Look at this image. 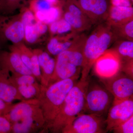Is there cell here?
<instances>
[{
	"label": "cell",
	"mask_w": 133,
	"mask_h": 133,
	"mask_svg": "<svg viewBox=\"0 0 133 133\" xmlns=\"http://www.w3.org/2000/svg\"><path fill=\"white\" fill-rule=\"evenodd\" d=\"M36 20L49 25L62 17V8L58 6H53L50 8L34 13Z\"/></svg>",
	"instance_id": "cell-20"
},
{
	"label": "cell",
	"mask_w": 133,
	"mask_h": 133,
	"mask_svg": "<svg viewBox=\"0 0 133 133\" xmlns=\"http://www.w3.org/2000/svg\"><path fill=\"white\" fill-rule=\"evenodd\" d=\"M3 43V42L1 38L0 37V49H1V43Z\"/></svg>",
	"instance_id": "cell-38"
},
{
	"label": "cell",
	"mask_w": 133,
	"mask_h": 133,
	"mask_svg": "<svg viewBox=\"0 0 133 133\" xmlns=\"http://www.w3.org/2000/svg\"><path fill=\"white\" fill-rule=\"evenodd\" d=\"M99 79L113 96L112 103L133 98V78L122 71L109 78Z\"/></svg>",
	"instance_id": "cell-7"
},
{
	"label": "cell",
	"mask_w": 133,
	"mask_h": 133,
	"mask_svg": "<svg viewBox=\"0 0 133 133\" xmlns=\"http://www.w3.org/2000/svg\"><path fill=\"white\" fill-rule=\"evenodd\" d=\"M18 91L24 99H37L41 92V84L38 82L30 84L17 86Z\"/></svg>",
	"instance_id": "cell-24"
},
{
	"label": "cell",
	"mask_w": 133,
	"mask_h": 133,
	"mask_svg": "<svg viewBox=\"0 0 133 133\" xmlns=\"http://www.w3.org/2000/svg\"><path fill=\"white\" fill-rule=\"evenodd\" d=\"M105 119L96 115L81 114L68 124L62 133H107Z\"/></svg>",
	"instance_id": "cell-6"
},
{
	"label": "cell",
	"mask_w": 133,
	"mask_h": 133,
	"mask_svg": "<svg viewBox=\"0 0 133 133\" xmlns=\"http://www.w3.org/2000/svg\"><path fill=\"white\" fill-rule=\"evenodd\" d=\"M113 48L118 53L121 62L133 59V42L127 40L115 41Z\"/></svg>",
	"instance_id": "cell-21"
},
{
	"label": "cell",
	"mask_w": 133,
	"mask_h": 133,
	"mask_svg": "<svg viewBox=\"0 0 133 133\" xmlns=\"http://www.w3.org/2000/svg\"><path fill=\"white\" fill-rule=\"evenodd\" d=\"M80 8L92 24L106 21L110 5L108 0H77Z\"/></svg>",
	"instance_id": "cell-11"
},
{
	"label": "cell",
	"mask_w": 133,
	"mask_h": 133,
	"mask_svg": "<svg viewBox=\"0 0 133 133\" xmlns=\"http://www.w3.org/2000/svg\"><path fill=\"white\" fill-rule=\"evenodd\" d=\"M62 17L71 26L74 32L79 33L88 30L92 25L90 20L76 16L67 11H62Z\"/></svg>",
	"instance_id": "cell-19"
},
{
	"label": "cell",
	"mask_w": 133,
	"mask_h": 133,
	"mask_svg": "<svg viewBox=\"0 0 133 133\" xmlns=\"http://www.w3.org/2000/svg\"><path fill=\"white\" fill-rule=\"evenodd\" d=\"M2 0H0V14L2 13Z\"/></svg>",
	"instance_id": "cell-37"
},
{
	"label": "cell",
	"mask_w": 133,
	"mask_h": 133,
	"mask_svg": "<svg viewBox=\"0 0 133 133\" xmlns=\"http://www.w3.org/2000/svg\"><path fill=\"white\" fill-rule=\"evenodd\" d=\"M48 27L51 37L74 32L69 23L62 17L57 21L50 23Z\"/></svg>",
	"instance_id": "cell-23"
},
{
	"label": "cell",
	"mask_w": 133,
	"mask_h": 133,
	"mask_svg": "<svg viewBox=\"0 0 133 133\" xmlns=\"http://www.w3.org/2000/svg\"><path fill=\"white\" fill-rule=\"evenodd\" d=\"M89 78L78 80L67 94L56 118L48 128L52 133H62L68 124L83 113L85 95Z\"/></svg>",
	"instance_id": "cell-3"
},
{
	"label": "cell",
	"mask_w": 133,
	"mask_h": 133,
	"mask_svg": "<svg viewBox=\"0 0 133 133\" xmlns=\"http://www.w3.org/2000/svg\"><path fill=\"white\" fill-rule=\"evenodd\" d=\"M45 121L43 116L26 118L12 124L11 133H36L44 132Z\"/></svg>",
	"instance_id": "cell-17"
},
{
	"label": "cell",
	"mask_w": 133,
	"mask_h": 133,
	"mask_svg": "<svg viewBox=\"0 0 133 133\" xmlns=\"http://www.w3.org/2000/svg\"><path fill=\"white\" fill-rule=\"evenodd\" d=\"M79 77L57 81L47 86L41 85V92L36 99L45 120L44 132L48 131L67 94L78 81Z\"/></svg>",
	"instance_id": "cell-1"
},
{
	"label": "cell",
	"mask_w": 133,
	"mask_h": 133,
	"mask_svg": "<svg viewBox=\"0 0 133 133\" xmlns=\"http://www.w3.org/2000/svg\"><path fill=\"white\" fill-rule=\"evenodd\" d=\"M0 115H1V114H0Z\"/></svg>",
	"instance_id": "cell-39"
},
{
	"label": "cell",
	"mask_w": 133,
	"mask_h": 133,
	"mask_svg": "<svg viewBox=\"0 0 133 133\" xmlns=\"http://www.w3.org/2000/svg\"><path fill=\"white\" fill-rule=\"evenodd\" d=\"M121 61L113 49H108L95 61L92 68L94 74L99 78L104 79L112 77L120 71Z\"/></svg>",
	"instance_id": "cell-9"
},
{
	"label": "cell",
	"mask_w": 133,
	"mask_h": 133,
	"mask_svg": "<svg viewBox=\"0 0 133 133\" xmlns=\"http://www.w3.org/2000/svg\"><path fill=\"white\" fill-rule=\"evenodd\" d=\"M113 101V96L102 83L89 78L83 113L106 117Z\"/></svg>",
	"instance_id": "cell-5"
},
{
	"label": "cell",
	"mask_w": 133,
	"mask_h": 133,
	"mask_svg": "<svg viewBox=\"0 0 133 133\" xmlns=\"http://www.w3.org/2000/svg\"><path fill=\"white\" fill-rule=\"evenodd\" d=\"M35 23L24 26V41L27 43H36L41 37L36 29Z\"/></svg>",
	"instance_id": "cell-26"
},
{
	"label": "cell",
	"mask_w": 133,
	"mask_h": 133,
	"mask_svg": "<svg viewBox=\"0 0 133 133\" xmlns=\"http://www.w3.org/2000/svg\"><path fill=\"white\" fill-rule=\"evenodd\" d=\"M112 131L114 133H133V116L115 128Z\"/></svg>",
	"instance_id": "cell-28"
},
{
	"label": "cell",
	"mask_w": 133,
	"mask_h": 133,
	"mask_svg": "<svg viewBox=\"0 0 133 133\" xmlns=\"http://www.w3.org/2000/svg\"><path fill=\"white\" fill-rule=\"evenodd\" d=\"M133 59L121 62L120 71H122L128 76L133 78Z\"/></svg>",
	"instance_id": "cell-32"
},
{
	"label": "cell",
	"mask_w": 133,
	"mask_h": 133,
	"mask_svg": "<svg viewBox=\"0 0 133 133\" xmlns=\"http://www.w3.org/2000/svg\"><path fill=\"white\" fill-rule=\"evenodd\" d=\"M12 103H9L0 98V114L4 115L8 113L14 105Z\"/></svg>",
	"instance_id": "cell-33"
},
{
	"label": "cell",
	"mask_w": 133,
	"mask_h": 133,
	"mask_svg": "<svg viewBox=\"0 0 133 133\" xmlns=\"http://www.w3.org/2000/svg\"><path fill=\"white\" fill-rule=\"evenodd\" d=\"M33 51L38 58L41 75V84L47 86L55 72L56 59L51 57L48 52L41 49H35Z\"/></svg>",
	"instance_id": "cell-15"
},
{
	"label": "cell",
	"mask_w": 133,
	"mask_h": 133,
	"mask_svg": "<svg viewBox=\"0 0 133 133\" xmlns=\"http://www.w3.org/2000/svg\"><path fill=\"white\" fill-rule=\"evenodd\" d=\"M133 20L132 7L116 6L110 5L105 22L111 26L124 24Z\"/></svg>",
	"instance_id": "cell-18"
},
{
	"label": "cell",
	"mask_w": 133,
	"mask_h": 133,
	"mask_svg": "<svg viewBox=\"0 0 133 133\" xmlns=\"http://www.w3.org/2000/svg\"><path fill=\"white\" fill-rule=\"evenodd\" d=\"M23 0H2V10L1 14L8 15L19 8Z\"/></svg>",
	"instance_id": "cell-27"
},
{
	"label": "cell",
	"mask_w": 133,
	"mask_h": 133,
	"mask_svg": "<svg viewBox=\"0 0 133 133\" xmlns=\"http://www.w3.org/2000/svg\"><path fill=\"white\" fill-rule=\"evenodd\" d=\"M133 0H110L111 5L116 6L132 7Z\"/></svg>",
	"instance_id": "cell-35"
},
{
	"label": "cell",
	"mask_w": 133,
	"mask_h": 133,
	"mask_svg": "<svg viewBox=\"0 0 133 133\" xmlns=\"http://www.w3.org/2000/svg\"><path fill=\"white\" fill-rule=\"evenodd\" d=\"M52 5L46 0H36L33 3L31 10L33 13L37 11H42L50 8Z\"/></svg>",
	"instance_id": "cell-30"
},
{
	"label": "cell",
	"mask_w": 133,
	"mask_h": 133,
	"mask_svg": "<svg viewBox=\"0 0 133 133\" xmlns=\"http://www.w3.org/2000/svg\"><path fill=\"white\" fill-rule=\"evenodd\" d=\"M3 115L12 124L29 117H44L36 99L22 101L14 104L10 111Z\"/></svg>",
	"instance_id": "cell-12"
},
{
	"label": "cell",
	"mask_w": 133,
	"mask_h": 133,
	"mask_svg": "<svg viewBox=\"0 0 133 133\" xmlns=\"http://www.w3.org/2000/svg\"><path fill=\"white\" fill-rule=\"evenodd\" d=\"M35 26L37 32L41 37L45 35L49 31L48 24L42 22L37 21L35 23Z\"/></svg>",
	"instance_id": "cell-34"
},
{
	"label": "cell",
	"mask_w": 133,
	"mask_h": 133,
	"mask_svg": "<svg viewBox=\"0 0 133 133\" xmlns=\"http://www.w3.org/2000/svg\"><path fill=\"white\" fill-rule=\"evenodd\" d=\"M10 79L16 87L17 86L30 84L38 82L33 74H11Z\"/></svg>",
	"instance_id": "cell-25"
},
{
	"label": "cell",
	"mask_w": 133,
	"mask_h": 133,
	"mask_svg": "<svg viewBox=\"0 0 133 133\" xmlns=\"http://www.w3.org/2000/svg\"><path fill=\"white\" fill-rule=\"evenodd\" d=\"M87 37L84 34L78 35L69 49L56 56L55 72L49 85L76 76L79 77L83 66V50Z\"/></svg>",
	"instance_id": "cell-4"
},
{
	"label": "cell",
	"mask_w": 133,
	"mask_h": 133,
	"mask_svg": "<svg viewBox=\"0 0 133 133\" xmlns=\"http://www.w3.org/2000/svg\"><path fill=\"white\" fill-rule=\"evenodd\" d=\"M111 27L116 41H133V20L124 24Z\"/></svg>",
	"instance_id": "cell-22"
},
{
	"label": "cell",
	"mask_w": 133,
	"mask_h": 133,
	"mask_svg": "<svg viewBox=\"0 0 133 133\" xmlns=\"http://www.w3.org/2000/svg\"><path fill=\"white\" fill-rule=\"evenodd\" d=\"M116 41L111 26L106 22L98 24L87 37L83 50L84 60L80 79H87L95 61Z\"/></svg>",
	"instance_id": "cell-2"
},
{
	"label": "cell",
	"mask_w": 133,
	"mask_h": 133,
	"mask_svg": "<svg viewBox=\"0 0 133 133\" xmlns=\"http://www.w3.org/2000/svg\"><path fill=\"white\" fill-rule=\"evenodd\" d=\"M12 124L3 115H0V133H11Z\"/></svg>",
	"instance_id": "cell-31"
},
{
	"label": "cell",
	"mask_w": 133,
	"mask_h": 133,
	"mask_svg": "<svg viewBox=\"0 0 133 133\" xmlns=\"http://www.w3.org/2000/svg\"><path fill=\"white\" fill-rule=\"evenodd\" d=\"M24 26L20 14L9 16L0 14V37L3 42L10 41L13 44L23 43Z\"/></svg>",
	"instance_id": "cell-8"
},
{
	"label": "cell",
	"mask_w": 133,
	"mask_h": 133,
	"mask_svg": "<svg viewBox=\"0 0 133 133\" xmlns=\"http://www.w3.org/2000/svg\"><path fill=\"white\" fill-rule=\"evenodd\" d=\"M21 19L24 26L34 24L37 22L34 13L30 9L25 8L20 12Z\"/></svg>",
	"instance_id": "cell-29"
},
{
	"label": "cell",
	"mask_w": 133,
	"mask_h": 133,
	"mask_svg": "<svg viewBox=\"0 0 133 133\" xmlns=\"http://www.w3.org/2000/svg\"><path fill=\"white\" fill-rule=\"evenodd\" d=\"M78 35V33L72 32L51 37L47 44L48 53L56 56L59 53L69 49Z\"/></svg>",
	"instance_id": "cell-16"
},
{
	"label": "cell",
	"mask_w": 133,
	"mask_h": 133,
	"mask_svg": "<svg viewBox=\"0 0 133 133\" xmlns=\"http://www.w3.org/2000/svg\"><path fill=\"white\" fill-rule=\"evenodd\" d=\"M0 98L12 103L16 100H26L22 97L10 79L9 71L0 66Z\"/></svg>",
	"instance_id": "cell-14"
},
{
	"label": "cell",
	"mask_w": 133,
	"mask_h": 133,
	"mask_svg": "<svg viewBox=\"0 0 133 133\" xmlns=\"http://www.w3.org/2000/svg\"><path fill=\"white\" fill-rule=\"evenodd\" d=\"M133 116V99L112 103L105 119L107 132L112 130Z\"/></svg>",
	"instance_id": "cell-10"
},
{
	"label": "cell",
	"mask_w": 133,
	"mask_h": 133,
	"mask_svg": "<svg viewBox=\"0 0 133 133\" xmlns=\"http://www.w3.org/2000/svg\"><path fill=\"white\" fill-rule=\"evenodd\" d=\"M52 6H58V0H46Z\"/></svg>",
	"instance_id": "cell-36"
},
{
	"label": "cell",
	"mask_w": 133,
	"mask_h": 133,
	"mask_svg": "<svg viewBox=\"0 0 133 133\" xmlns=\"http://www.w3.org/2000/svg\"><path fill=\"white\" fill-rule=\"evenodd\" d=\"M0 66L11 74H33L19 55L11 51H0Z\"/></svg>",
	"instance_id": "cell-13"
}]
</instances>
